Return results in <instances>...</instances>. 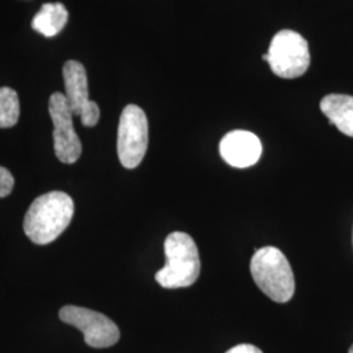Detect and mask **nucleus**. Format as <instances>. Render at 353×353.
<instances>
[{"mask_svg": "<svg viewBox=\"0 0 353 353\" xmlns=\"http://www.w3.org/2000/svg\"><path fill=\"white\" fill-rule=\"evenodd\" d=\"M321 110L331 125L347 137L353 138V96L328 94L321 101Z\"/></svg>", "mask_w": 353, "mask_h": 353, "instance_id": "obj_10", "label": "nucleus"}, {"mask_svg": "<svg viewBox=\"0 0 353 353\" xmlns=\"http://www.w3.org/2000/svg\"><path fill=\"white\" fill-rule=\"evenodd\" d=\"M20 118V101L16 90L0 88V128L13 127Z\"/></svg>", "mask_w": 353, "mask_h": 353, "instance_id": "obj_12", "label": "nucleus"}, {"mask_svg": "<svg viewBox=\"0 0 353 353\" xmlns=\"http://www.w3.org/2000/svg\"><path fill=\"white\" fill-rule=\"evenodd\" d=\"M49 113L54 125V152L57 159L63 164H75L79 160L83 145L74 128V114L63 93L55 92L49 100Z\"/></svg>", "mask_w": 353, "mask_h": 353, "instance_id": "obj_7", "label": "nucleus"}, {"mask_svg": "<svg viewBox=\"0 0 353 353\" xmlns=\"http://www.w3.org/2000/svg\"><path fill=\"white\" fill-rule=\"evenodd\" d=\"M250 271L259 290L272 301L288 303L294 294L296 284L287 256L274 246L256 249L252 255Z\"/></svg>", "mask_w": 353, "mask_h": 353, "instance_id": "obj_3", "label": "nucleus"}, {"mask_svg": "<svg viewBox=\"0 0 353 353\" xmlns=\"http://www.w3.org/2000/svg\"><path fill=\"white\" fill-rule=\"evenodd\" d=\"M148 148V119L143 109L127 105L121 114L117 151L121 164L135 169L143 161Z\"/></svg>", "mask_w": 353, "mask_h": 353, "instance_id": "obj_5", "label": "nucleus"}, {"mask_svg": "<svg viewBox=\"0 0 353 353\" xmlns=\"http://www.w3.org/2000/svg\"><path fill=\"white\" fill-rule=\"evenodd\" d=\"M225 353H263L258 347L252 345V344H240L236 345L233 348H230L229 351Z\"/></svg>", "mask_w": 353, "mask_h": 353, "instance_id": "obj_14", "label": "nucleus"}, {"mask_svg": "<svg viewBox=\"0 0 353 353\" xmlns=\"http://www.w3.org/2000/svg\"><path fill=\"white\" fill-rule=\"evenodd\" d=\"M68 21V11L62 3H46L34 16L32 26L45 37L57 36Z\"/></svg>", "mask_w": 353, "mask_h": 353, "instance_id": "obj_11", "label": "nucleus"}, {"mask_svg": "<svg viewBox=\"0 0 353 353\" xmlns=\"http://www.w3.org/2000/svg\"><path fill=\"white\" fill-rule=\"evenodd\" d=\"M350 353H353V344L351 345V348H350Z\"/></svg>", "mask_w": 353, "mask_h": 353, "instance_id": "obj_15", "label": "nucleus"}, {"mask_svg": "<svg viewBox=\"0 0 353 353\" xmlns=\"http://www.w3.org/2000/svg\"><path fill=\"white\" fill-rule=\"evenodd\" d=\"M165 265L156 280L166 290L191 287L201 274V258L195 241L188 233L173 232L165 240Z\"/></svg>", "mask_w": 353, "mask_h": 353, "instance_id": "obj_2", "label": "nucleus"}, {"mask_svg": "<svg viewBox=\"0 0 353 353\" xmlns=\"http://www.w3.org/2000/svg\"><path fill=\"white\" fill-rule=\"evenodd\" d=\"M65 100L74 115L84 126L94 127L100 121V108L89 100L88 76L85 67L77 61H67L63 67Z\"/></svg>", "mask_w": 353, "mask_h": 353, "instance_id": "obj_8", "label": "nucleus"}, {"mask_svg": "<svg viewBox=\"0 0 353 353\" xmlns=\"http://www.w3.org/2000/svg\"><path fill=\"white\" fill-rule=\"evenodd\" d=\"M74 210L72 198L62 191L38 196L24 217L26 237L37 245L54 242L71 224Z\"/></svg>", "mask_w": 353, "mask_h": 353, "instance_id": "obj_1", "label": "nucleus"}, {"mask_svg": "<svg viewBox=\"0 0 353 353\" xmlns=\"http://www.w3.org/2000/svg\"><path fill=\"white\" fill-rule=\"evenodd\" d=\"M14 186L13 176L6 168L0 166V198H6L12 192Z\"/></svg>", "mask_w": 353, "mask_h": 353, "instance_id": "obj_13", "label": "nucleus"}, {"mask_svg": "<svg viewBox=\"0 0 353 353\" xmlns=\"http://www.w3.org/2000/svg\"><path fill=\"white\" fill-rule=\"evenodd\" d=\"M220 154L230 166L245 169L256 164L262 154V143L249 131L236 130L220 141Z\"/></svg>", "mask_w": 353, "mask_h": 353, "instance_id": "obj_9", "label": "nucleus"}, {"mask_svg": "<svg viewBox=\"0 0 353 353\" xmlns=\"http://www.w3.org/2000/svg\"><path fill=\"white\" fill-rule=\"evenodd\" d=\"M272 72L283 79L303 76L310 64V54L306 39L297 32L284 29L276 33L263 55Z\"/></svg>", "mask_w": 353, "mask_h": 353, "instance_id": "obj_4", "label": "nucleus"}, {"mask_svg": "<svg viewBox=\"0 0 353 353\" xmlns=\"http://www.w3.org/2000/svg\"><path fill=\"white\" fill-rule=\"evenodd\" d=\"M59 318L64 323L80 330L92 348H109L121 338L119 328L110 318L87 307L67 305L61 309Z\"/></svg>", "mask_w": 353, "mask_h": 353, "instance_id": "obj_6", "label": "nucleus"}]
</instances>
